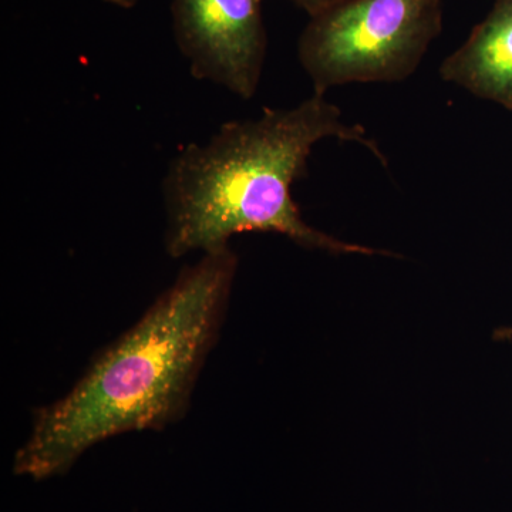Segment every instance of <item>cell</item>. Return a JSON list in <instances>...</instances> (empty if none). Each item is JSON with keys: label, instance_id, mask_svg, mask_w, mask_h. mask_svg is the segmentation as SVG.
Returning a JSON list of instances; mask_svg holds the SVG:
<instances>
[{"label": "cell", "instance_id": "1", "mask_svg": "<svg viewBox=\"0 0 512 512\" xmlns=\"http://www.w3.org/2000/svg\"><path fill=\"white\" fill-rule=\"evenodd\" d=\"M238 258L202 254L116 342L94 357L56 402L33 412L13 471L33 481L64 476L84 453L133 431L167 429L190 407L227 313Z\"/></svg>", "mask_w": 512, "mask_h": 512}, {"label": "cell", "instance_id": "2", "mask_svg": "<svg viewBox=\"0 0 512 512\" xmlns=\"http://www.w3.org/2000/svg\"><path fill=\"white\" fill-rule=\"evenodd\" d=\"M326 138L360 144L387 163L365 128L346 123L339 107L316 93L291 109L227 121L205 143L187 144L163 181L165 252L207 254L229 247L242 232H271L329 254H376L313 228L293 200L292 185L305 177L313 147Z\"/></svg>", "mask_w": 512, "mask_h": 512}, {"label": "cell", "instance_id": "3", "mask_svg": "<svg viewBox=\"0 0 512 512\" xmlns=\"http://www.w3.org/2000/svg\"><path fill=\"white\" fill-rule=\"evenodd\" d=\"M441 29V0H338L303 29L299 62L323 96L350 83L404 82Z\"/></svg>", "mask_w": 512, "mask_h": 512}, {"label": "cell", "instance_id": "4", "mask_svg": "<svg viewBox=\"0 0 512 512\" xmlns=\"http://www.w3.org/2000/svg\"><path fill=\"white\" fill-rule=\"evenodd\" d=\"M264 0H173L175 43L192 76L239 99L258 92L268 47Z\"/></svg>", "mask_w": 512, "mask_h": 512}, {"label": "cell", "instance_id": "5", "mask_svg": "<svg viewBox=\"0 0 512 512\" xmlns=\"http://www.w3.org/2000/svg\"><path fill=\"white\" fill-rule=\"evenodd\" d=\"M439 73L444 82L512 111V0H495Z\"/></svg>", "mask_w": 512, "mask_h": 512}, {"label": "cell", "instance_id": "6", "mask_svg": "<svg viewBox=\"0 0 512 512\" xmlns=\"http://www.w3.org/2000/svg\"><path fill=\"white\" fill-rule=\"evenodd\" d=\"M291 2L295 3L298 8L305 10L309 18H312V16L318 15L319 12L329 8L338 0H291Z\"/></svg>", "mask_w": 512, "mask_h": 512}, {"label": "cell", "instance_id": "7", "mask_svg": "<svg viewBox=\"0 0 512 512\" xmlns=\"http://www.w3.org/2000/svg\"><path fill=\"white\" fill-rule=\"evenodd\" d=\"M103 2L110 3V5L119 6L123 9H131L137 5L138 0H103Z\"/></svg>", "mask_w": 512, "mask_h": 512}]
</instances>
